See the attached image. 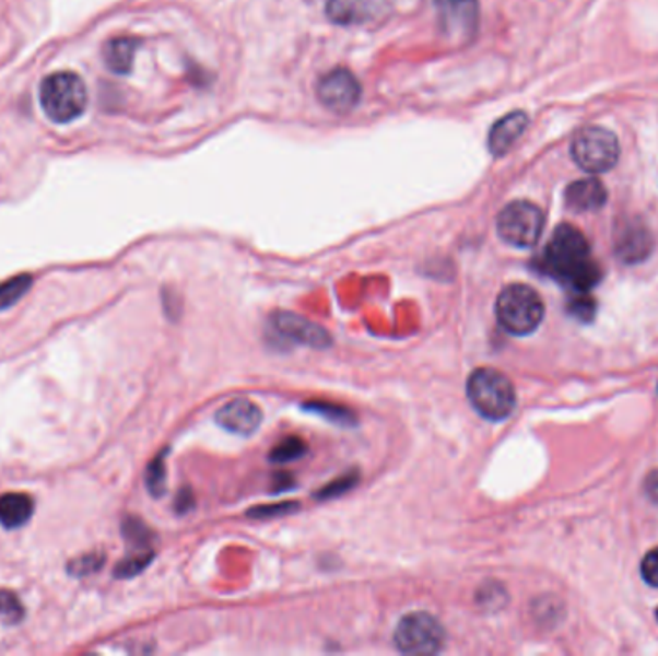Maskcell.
Wrapping results in <instances>:
<instances>
[{
  "instance_id": "6da1fadb",
  "label": "cell",
  "mask_w": 658,
  "mask_h": 656,
  "mask_svg": "<svg viewBox=\"0 0 658 656\" xmlns=\"http://www.w3.org/2000/svg\"><path fill=\"white\" fill-rule=\"evenodd\" d=\"M589 243L578 227L562 224L541 257V268L551 278L576 293H587L601 281V268L589 257Z\"/></svg>"
},
{
  "instance_id": "7a4b0ae2",
  "label": "cell",
  "mask_w": 658,
  "mask_h": 656,
  "mask_svg": "<svg viewBox=\"0 0 658 656\" xmlns=\"http://www.w3.org/2000/svg\"><path fill=\"white\" fill-rule=\"evenodd\" d=\"M39 101L43 113L50 121L70 124L85 113L87 89L75 73H50L40 83Z\"/></svg>"
},
{
  "instance_id": "3957f363",
  "label": "cell",
  "mask_w": 658,
  "mask_h": 656,
  "mask_svg": "<svg viewBox=\"0 0 658 656\" xmlns=\"http://www.w3.org/2000/svg\"><path fill=\"white\" fill-rule=\"evenodd\" d=\"M468 399L478 414L491 422H501L513 414L516 407V391L510 379L497 370L480 368L468 379L466 385Z\"/></svg>"
},
{
  "instance_id": "277c9868",
  "label": "cell",
  "mask_w": 658,
  "mask_h": 656,
  "mask_svg": "<svg viewBox=\"0 0 658 656\" xmlns=\"http://www.w3.org/2000/svg\"><path fill=\"white\" fill-rule=\"evenodd\" d=\"M545 306L541 296L522 283H514L501 291L497 298L498 324L513 336H530L543 320Z\"/></svg>"
},
{
  "instance_id": "5b68a950",
  "label": "cell",
  "mask_w": 658,
  "mask_h": 656,
  "mask_svg": "<svg viewBox=\"0 0 658 656\" xmlns=\"http://www.w3.org/2000/svg\"><path fill=\"white\" fill-rule=\"evenodd\" d=\"M620 143L609 129L589 126L572 141V159L589 174H604L619 164Z\"/></svg>"
},
{
  "instance_id": "8992f818",
  "label": "cell",
  "mask_w": 658,
  "mask_h": 656,
  "mask_svg": "<svg viewBox=\"0 0 658 656\" xmlns=\"http://www.w3.org/2000/svg\"><path fill=\"white\" fill-rule=\"evenodd\" d=\"M543 227V212L528 200H514L501 210L497 218L498 237L513 247H533L541 237Z\"/></svg>"
},
{
  "instance_id": "52a82bcc",
  "label": "cell",
  "mask_w": 658,
  "mask_h": 656,
  "mask_svg": "<svg viewBox=\"0 0 658 656\" xmlns=\"http://www.w3.org/2000/svg\"><path fill=\"white\" fill-rule=\"evenodd\" d=\"M395 645L407 655H437L445 647V630L432 614L412 612L397 625Z\"/></svg>"
},
{
  "instance_id": "ba28073f",
  "label": "cell",
  "mask_w": 658,
  "mask_h": 656,
  "mask_svg": "<svg viewBox=\"0 0 658 656\" xmlns=\"http://www.w3.org/2000/svg\"><path fill=\"white\" fill-rule=\"evenodd\" d=\"M439 30L453 47H462L474 39L480 17L478 0H435Z\"/></svg>"
},
{
  "instance_id": "9c48e42d",
  "label": "cell",
  "mask_w": 658,
  "mask_h": 656,
  "mask_svg": "<svg viewBox=\"0 0 658 656\" xmlns=\"http://www.w3.org/2000/svg\"><path fill=\"white\" fill-rule=\"evenodd\" d=\"M316 95L321 105L331 113H353L362 98L361 81L356 80V75L351 70L336 68L321 75L316 85Z\"/></svg>"
},
{
  "instance_id": "30bf717a",
  "label": "cell",
  "mask_w": 658,
  "mask_h": 656,
  "mask_svg": "<svg viewBox=\"0 0 658 656\" xmlns=\"http://www.w3.org/2000/svg\"><path fill=\"white\" fill-rule=\"evenodd\" d=\"M393 0H326V16L338 25H366L391 12Z\"/></svg>"
},
{
  "instance_id": "8fae6325",
  "label": "cell",
  "mask_w": 658,
  "mask_h": 656,
  "mask_svg": "<svg viewBox=\"0 0 658 656\" xmlns=\"http://www.w3.org/2000/svg\"><path fill=\"white\" fill-rule=\"evenodd\" d=\"M653 247H655L653 233L639 220L630 218L619 225L614 237V250L620 260H624L627 265H637L645 258H649Z\"/></svg>"
},
{
  "instance_id": "7c38bea8",
  "label": "cell",
  "mask_w": 658,
  "mask_h": 656,
  "mask_svg": "<svg viewBox=\"0 0 658 656\" xmlns=\"http://www.w3.org/2000/svg\"><path fill=\"white\" fill-rule=\"evenodd\" d=\"M273 326L278 328L281 336L290 337L293 341L308 344L314 349H326L331 343V337L328 336L326 329L297 314L278 313L273 318Z\"/></svg>"
},
{
  "instance_id": "4fadbf2b",
  "label": "cell",
  "mask_w": 658,
  "mask_h": 656,
  "mask_svg": "<svg viewBox=\"0 0 658 656\" xmlns=\"http://www.w3.org/2000/svg\"><path fill=\"white\" fill-rule=\"evenodd\" d=\"M218 424L237 435H252L262 424V412L249 399H235L218 410Z\"/></svg>"
},
{
  "instance_id": "5bb4252c",
  "label": "cell",
  "mask_w": 658,
  "mask_h": 656,
  "mask_svg": "<svg viewBox=\"0 0 658 656\" xmlns=\"http://www.w3.org/2000/svg\"><path fill=\"white\" fill-rule=\"evenodd\" d=\"M528 126H530V118L522 110H514V113L503 116L491 128L490 139H487L490 153L495 159L505 156L513 149L514 144H516V141L526 133Z\"/></svg>"
},
{
  "instance_id": "9a60e30c",
  "label": "cell",
  "mask_w": 658,
  "mask_h": 656,
  "mask_svg": "<svg viewBox=\"0 0 658 656\" xmlns=\"http://www.w3.org/2000/svg\"><path fill=\"white\" fill-rule=\"evenodd\" d=\"M564 199H566V207L574 212H591L604 207L607 189L597 179H579L566 187Z\"/></svg>"
},
{
  "instance_id": "2e32d148",
  "label": "cell",
  "mask_w": 658,
  "mask_h": 656,
  "mask_svg": "<svg viewBox=\"0 0 658 656\" xmlns=\"http://www.w3.org/2000/svg\"><path fill=\"white\" fill-rule=\"evenodd\" d=\"M35 503L25 493L0 495V524L7 529H17L32 520Z\"/></svg>"
},
{
  "instance_id": "e0dca14e",
  "label": "cell",
  "mask_w": 658,
  "mask_h": 656,
  "mask_svg": "<svg viewBox=\"0 0 658 656\" xmlns=\"http://www.w3.org/2000/svg\"><path fill=\"white\" fill-rule=\"evenodd\" d=\"M139 40L133 37H116L105 45V62L108 70L118 75H128L133 68Z\"/></svg>"
},
{
  "instance_id": "ac0fdd59",
  "label": "cell",
  "mask_w": 658,
  "mask_h": 656,
  "mask_svg": "<svg viewBox=\"0 0 658 656\" xmlns=\"http://www.w3.org/2000/svg\"><path fill=\"white\" fill-rule=\"evenodd\" d=\"M32 283V276H27V273H22V276H16L12 280L0 283V313L7 311L10 306L16 305L17 301H22L30 293Z\"/></svg>"
},
{
  "instance_id": "d6986e66",
  "label": "cell",
  "mask_w": 658,
  "mask_h": 656,
  "mask_svg": "<svg viewBox=\"0 0 658 656\" xmlns=\"http://www.w3.org/2000/svg\"><path fill=\"white\" fill-rule=\"evenodd\" d=\"M306 450L308 448H306L305 441L290 437V440L281 441L278 447H273L270 458H272V462H278V465H287V462H293L297 458L305 457Z\"/></svg>"
},
{
  "instance_id": "ffe728a7",
  "label": "cell",
  "mask_w": 658,
  "mask_h": 656,
  "mask_svg": "<svg viewBox=\"0 0 658 656\" xmlns=\"http://www.w3.org/2000/svg\"><path fill=\"white\" fill-rule=\"evenodd\" d=\"M154 559V552L149 551H139L136 554H131L128 557L126 561H121L116 570H114V576L121 577V579H128V577L137 576V574H141L143 570L151 564V561Z\"/></svg>"
},
{
  "instance_id": "44dd1931",
  "label": "cell",
  "mask_w": 658,
  "mask_h": 656,
  "mask_svg": "<svg viewBox=\"0 0 658 656\" xmlns=\"http://www.w3.org/2000/svg\"><path fill=\"white\" fill-rule=\"evenodd\" d=\"M305 409L316 412V414H321V417L328 418V420L336 422V424L351 425L356 422V418H354L351 410L338 407V405H331V402H308V405H305Z\"/></svg>"
},
{
  "instance_id": "7402d4cb",
  "label": "cell",
  "mask_w": 658,
  "mask_h": 656,
  "mask_svg": "<svg viewBox=\"0 0 658 656\" xmlns=\"http://www.w3.org/2000/svg\"><path fill=\"white\" fill-rule=\"evenodd\" d=\"M146 488L154 496H161L166 489V457L164 453L154 458L145 473Z\"/></svg>"
},
{
  "instance_id": "603a6c76",
  "label": "cell",
  "mask_w": 658,
  "mask_h": 656,
  "mask_svg": "<svg viewBox=\"0 0 658 656\" xmlns=\"http://www.w3.org/2000/svg\"><path fill=\"white\" fill-rule=\"evenodd\" d=\"M24 605L16 595L10 591H0V618L7 624H17L24 620Z\"/></svg>"
},
{
  "instance_id": "cb8c5ba5",
  "label": "cell",
  "mask_w": 658,
  "mask_h": 656,
  "mask_svg": "<svg viewBox=\"0 0 658 656\" xmlns=\"http://www.w3.org/2000/svg\"><path fill=\"white\" fill-rule=\"evenodd\" d=\"M124 536H126L129 543L137 544V549H149V543L153 539V531L146 528L143 522L128 518L124 522Z\"/></svg>"
},
{
  "instance_id": "d4e9b609",
  "label": "cell",
  "mask_w": 658,
  "mask_h": 656,
  "mask_svg": "<svg viewBox=\"0 0 658 656\" xmlns=\"http://www.w3.org/2000/svg\"><path fill=\"white\" fill-rule=\"evenodd\" d=\"M568 313L576 320L591 321L594 320L595 313H597V305H595L591 296H587L586 293H578V295L572 296L571 303H568Z\"/></svg>"
},
{
  "instance_id": "484cf974",
  "label": "cell",
  "mask_w": 658,
  "mask_h": 656,
  "mask_svg": "<svg viewBox=\"0 0 658 656\" xmlns=\"http://www.w3.org/2000/svg\"><path fill=\"white\" fill-rule=\"evenodd\" d=\"M103 562H105V554H101V552H91V554H85V557H81L78 561L70 562L68 572H70L72 576H89V574L97 572V570L103 566Z\"/></svg>"
},
{
  "instance_id": "4316f807",
  "label": "cell",
  "mask_w": 658,
  "mask_h": 656,
  "mask_svg": "<svg viewBox=\"0 0 658 656\" xmlns=\"http://www.w3.org/2000/svg\"><path fill=\"white\" fill-rule=\"evenodd\" d=\"M298 506L295 503H283L273 504V506H258L255 511H250L249 516L257 518V520H265V518H273V516H281V514H290L293 511H297Z\"/></svg>"
},
{
  "instance_id": "83f0119b",
  "label": "cell",
  "mask_w": 658,
  "mask_h": 656,
  "mask_svg": "<svg viewBox=\"0 0 658 656\" xmlns=\"http://www.w3.org/2000/svg\"><path fill=\"white\" fill-rule=\"evenodd\" d=\"M642 576L647 584L658 587V549L647 552L642 562Z\"/></svg>"
},
{
  "instance_id": "f1b7e54d",
  "label": "cell",
  "mask_w": 658,
  "mask_h": 656,
  "mask_svg": "<svg viewBox=\"0 0 658 656\" xmlns=\"http://www.w3.org/2000/svg\"><path fill=\"white\" fill-rule=\"evenodd\" d=\"M354 483H356V476H345V478H341V480L336 481V483L326 485L324 491L318 493V496L326 499V496H336L339 495V493H345V491L353 488Z\"/></svg>"
},
{
  "instance_id": "f546056e",
  "label": "cell",
  "mask_w": 658,
  "mask_h": 656,
  "mask_svg": "<svg viewBox=\"0 0 658 656\" xmlns=\"http://www.w3.org/2000/svg\"><path fill=\"white\" fill-rule=\"evenodd\" d=\"M645 493L658 506V470H653L647 476V480H645Z\"/></svg>"
},
{
  "instance_id": "4dcf8cb0",
  "label": "cell",
  "mask_w": 658,
  "mask_h": 656,
  "mask_svg": "<svg viewBox=\"0 0 658 656\" xmlns=\"http://www.w3.org/2000/svg\"><path fill=\"white\" fill-rule=\"evenodd\" d=\"M657 617H658V612H657Z\"/></svg>"
}]
</instances>
